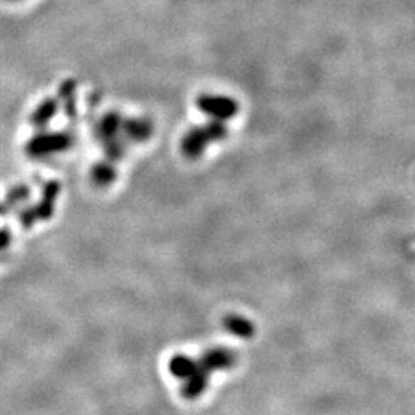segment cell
<instances>
[{"label": "cell", "instance_id": "obj_1", "mask_svg": "<svg viewBox=\"0 0 415 415\" xmlns=\"http://www.w3.org/2000/svg\"><path fill=\"white\" fill-rule=\"evenodd\" d=\"M226 135L228 128L223 125V122H218V120H214V122L208 123L206 126L194 128L183 138V154L189 157V159H196V157L203 154L209 143L223 140Z\"/></svg>", "mask_w": 415, "mask_h": 415}, {"label": "cell", "instance_id": "obj_2", "mask_svg": "<svg viewBox=\"0 0 415 415\" xmlns=\"http://www.w3.org/2000/svg\"><path fill=\"white\" fill-rule=\"evenodd\" d=\"M197 106L201 113L214 117V120H218V122L233 118L238 111L237 101L225 96H200L197 99Z\"/></svg>", "mask_w": 415, "mask_h": 415}, {"label": "cell", "instance_id": "obj_3", "mask_svg": "<svg viewBox=\"0 0 415 415\" xmlns=\"http://www.w3.org/2000/svg\"><path fill=\"white\" fill-rule=\"evenodd\" d=\"M70 137L62 134L43 135L35 138L33 143H30V153L34 155H46L51 153H57L59 150H65L70 145Z\"/></svg>", "mask_w": 415, "mask_h": 415}, {"label": "cell", "instance_id": "obj_4", "mask_svg": "<svg viewBox=\"0 0 415 415\" xmlns=\"http://www.w3.org/2000/svg\"><path fill=\"white\" fill-rule=\"evenodd\" d=\"M226 328L229 331L236 332V334L238 336H248V334H251V331H253L251 323L246 321L242 317H229L226 320Z\"/></svg>", "mask_w": 415, "mask_h": 415}]
</instances>
